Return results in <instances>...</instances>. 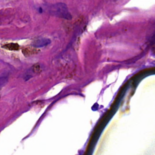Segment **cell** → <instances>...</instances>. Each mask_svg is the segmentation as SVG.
Instances as JSON below:
<instances>
[{"mask_svg":"<svg viewBox=\"0 0 155 155\" xmlns=\"http://www.w3.org/2000/svg\"><path fill=\"white\" fill-rule=\"evenodd\" d=\"M49 13L52 15L66 19H71V15L68 10L67 5L61 2L56 3L49 7Z\"/></svg>","mask_w":155,"mask_h":155,"instance_id":"6da1fadb","label":"cell"},{"mask_svg":"<svg viewBox=\"0 0 155 155\" xmlns=\"http://www.w3.org/2000/svg\"><path fill=\"white\" fill-rule=\"evenodd\" d=\"M51 42V41L47 38H39L35 40L33 43L32 45L35 47H42L48 45Z\"/></svg>","mask_w":155,"mask_h":155,"instance_id":"7a4b0ae2","label":"cell"},{"mask_svg":"<svg viewBox=\"0 0 155 155\" xmlns=\"http://www.w3.org/2000/svg\"><path fill=\"white\" fill-rule=\"evenodd\" d=\"M3 47L10 50H18L19 48V46L18 44L16 43H10L4 45Z\"/></svg>","mask_w":155,"mask_h":155,"instance_id":"3957f363","label":"cell"},{"mask_svg":"<svg viewBox=\"0 0 155 155\" xmlns=\"http://www.w3.org/2000/svg\"><path fill=\"white\" fill-rule=\"evenodd\" d=\"M7 79H8L7 77H5V76L0 77V88L7 82Z\"/></svg>","mask_w":155,"mask_h":155,"instance_id":"277c9868","label":"cell"},{"mask_svg":"<svg viewBox=\"0 0 155 155\" xmlns=\"http://www.w3.org/2000/svg\"><path fill=\"white\" fill-rule=\"evenodd\" d=\"M152 41L153 42H155V35L153 36V39H152Z\"/></svg>","mask_w":155,"mask_h":155,"instance_id":"5b68a950","label":"cell"}]
</instances>
